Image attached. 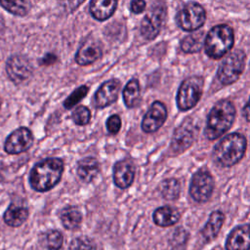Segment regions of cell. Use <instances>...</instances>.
I'll return each instance as SVG.
<instances>
[{"mask_svg": "<svg viewBox=\"0 0 250 250\" xmlns=\"http://www.w3.org/2000/svg\"><path fill=\"white\" fill-rule=\"evenodd\" d=\"M117 7V0H91L90 13L98 21H105L112 16Z\"/></svg>", "mask_w": 250, "mask_h": 250, "instance_id": "cell-17", "label": "cell"}, {"mask_svg": "<svg viewBox=\"0 0 250 250\" xmlns=\"http://www.w3.org/2000/svg\"><path fill=\"white\" fill-rule=\"evenodd\" d=\"M123 100L127 107H135L140 102V84L137 79H131L123 90Z\"/></svg>", "mask_w": 250, "mask_h": 250, "instance_id": "cell-25", "label": "cell"}, {"mask_svg": "<svg viewBox=\"0 0 250 250\" xmlns=\"http://www.w3.org/2000/svg\"><path fill=\"white\" fill-rule=\"evenodd\" d=\"M130 9L134 14H141L146 9L145 0H132L130 3Z\"/></svg>", "mask_w": 250, "mask_h": 250, "instance_id": "cell-33", "label": "cell"}, {"mask_svg": "<svg viewBox=\"0 0 250 250\" xmlns=\"http://www.w3.org/2000/svg\"><path fill=\"white\" fill-rule=\"evenodd\" d=\"M89 88L86 85H82L79 88L75 89L64 101L63 105L66 109H70L71 107H73L76 104H78L88 93Z\"/></svg>", "mask_w": 250, "mask_h": 250, "instance_id": "cell-28", "label": "cell"}, {"mask_svg": "<svg viewBox=\"0 0 250 250\" xmlns=\"http://www.w3.org/2000/svg\"><path fill=\"white\" fill-rule=\"evenodd\" d=\"M244 115L247 121H249V104L248 103H246L245 106H244Z\"/></svg>", "mask_w": 250, "mask_h": 250, "instance_id": "cell-35", "label": "cell"}, {"mask_svg": "<svg viewBox=\"0 0 250 250\" xmlns=\"http://www.w3.org/2000/svg\"><path fill=\"white\" fill-rule=\"evenodd\" d=\"M84 2V0H66V9L69 12L74 11L76 8H78L82 3Z\"/></svg>", "mask_w": 250, "mask_h": 250, "instance_id": "cell-34", "label": "cell"}, {"mask_svg": "<svg viewBox=\"0 0 250 250\" xmlns=\"http://www.w3.org/2000/svg\"><path fill=\"white\" fill-rule=\"evenodd\" d=\"M0 106H1V100H0Z\"/></svg>", "mask_w": 250, "mask_h": 250, "instance_id": "cell-36", "label": "cell"}, {"mask_svg": "<svg viewBox=\"0 0 250 250\" xmlns=\"http://www.w3.org/2000/svg\"><path fill=\"white\" fill-rule=\"evenodd\" d=\"M246 139L239 133H231L223 138L214 148L215 162L222 167H230L236 164L246 150Z\"/></svg>", "mask_w": 250, "mask_h": 250, "instance_id": "cell-3", "label": "cell"}, {"mask_svg": "<svg viewBox=\"0 0 250 250\" xmlns=\"http://www.w3.org/2000/svg\"><path fill=\"white\" fill-rule=\"evenodd\" d=\"M100 171V165L96 158L86 157L79 161L77 166V175L85 183H90L96 178Z\"/></svg>", "mask_w": 250, "mask_h": 250, "instance_id": "cell-21", "label": "cell"}, {"mask_svg": "<svg viewBox=\"0 0 250 250\" xmlns=\"http://www.w3.org/2000/svg\"><path fill=\"white\" fill-rule=\"evenodd\" d=\"M60 219L62 221V226L65 229L71 230L79 227L82 221V215L77 207L67 206L61 211Z\"/></svg>", "mask_w": 250, "mask_h": 250, "instance_id": "cell-24", "label": "cell"}, {"mask_svg": "<svg viewBox=\"0 0 250 250\" xmlns=\"http://www.w3.org/2000/svg\"><path fill=\"white\" fill-rule=\"evenodd\" d=\"M71 119L76 125H79V126L86 125L89 123L91 119V112L88 107L80 105L73 110L71 114Z\"/></svg>", "mask_w": 250, "mask_h": 250, "instance_id": "cell-29", "label": "cell"}, {"mask_svg": "<svg viewBox=\"0 0 250 250\" xmlns=\"http://www.w3.org/2000/svg\"><path fill=\"white\" fill-rule=\"evenodd\" d=\"M178 25L186 31H195L201 27L206 20L204 8L195 2H188L177 14Z\"/></svg>", "mask_w": 250, "mask_h": 250, "instance_id": "cell-7", "label": "cell"}, {"mask_svg": "<svg viewBox=\"0 0 250 250\" xmlns=\"http://www.w3.org/2000/svg\"><path fill=\"white\" fill-rule=\"evenodd\" d=\"M0 5L9 13L19 17L25 16L30 9L29 0H0Z\"/></svg>", "mask_w": 250, "mask_h": 250, "instance_id": "cell-26", "label": "cell"}, {"mask_svg": "<svg viewBox=\"0 0 250 250\" xmlns=\"http://www.w3.org/2000/svg\"><path fill=\"white\" fill-rule=\"evenodd\" d=\"M102 56V46L101 44L94 39L86 40L75 55V61L80 65L90 64Z\"/></svg>", "mask_w": 250, "mask_h": 250, "instance_id": "cell-14", "label": "cell"}, {"mask_svg": "<svg viewBox=\"0 0 250 250\" xmlns=\"http://www.w3.org/2000/svg\"><path fill=\"white\" fill-rule=\"evenodd\" d=\"M235 118V107L230 101L222 100L211 109L205 128V135L209 140L222 137L232 125Z\"/></svg>", "mask_w": 250, "mask_h": 250, "instance_id": "cell-2", "label": "cell"}, {"mask_svg": "<svg viewBox=\"0 0 250 250\" xmlns=\"http://www.w3.org/2000/svg\"><path fill=\"white\" fill-rule=\"evenodd\" d=\"M28 210L21 206L10 205L4 213V221L11 227H19L27 219Z\"/></svg>", "mask_w": 250, "mask_h": 250, "instance_id": "cell-23", "label": "cell"}, {"mask_svg": "<svg viewBox=\"0 0 250 250\" xmlns=\"http://www.w3.org/2000/svg\"><path fill=\"white\" fill-rule=\"evenodd\" d=\"M69 250H97V246L91 238L80 236L71 241Z\"/></svg>", "mask_w": 250, "mask_h": 250, "instance_id": "cell-30", "label": "cell"}, {"mask_svg": "<svg viewBox=\"0 0 250 250\" xmlns=\"http://www.w3.org/2000/svg\"><path fill=\"white\" fill-rule=\"evenodd\" d=\"M224 221H225V215L223 212H221V211L212 212L209 216V219H208L206 225L201 229L202 236L207 241L214 239L218 235V233L224 224Z\"/></svg>", "mask_w": 250, "mask_h": 250, "instance_id": "cell-20", "label": "cell"}, {"mask_svg": "<svg viewBox=\"0 0 250 250\" xmlns=\"http://www.w3.org/2000/svg\"><path fill=\"white\" fill-rule=\"evenodd\" d=\"M194 140L192 131L188 128L181 126L176 129L171 141V147L175 152H183L189 147Z\"/></svg>", "mask_w": 250, "mask_h": 250, "instance_id": "cell-18", "label": "cell"}, {"mask_svg": "<svg viewBox=\"0 0 250 250\" xmlns=\"http://www.w3.org/2000/svg\"><path fill=\"white\" fill-rule=\"evenodd\" d=\"M214 189V179L212 175L204 169L198 170L191 178L189 193L197 202H205L212 195Z\"/></svg>", "mask_w": 250, "mask_h": 250, "instance_id": "cell-9", "label": "cell"}, {"mask_svg": "<svg viewBox=\"0 0 250 250\" xmlns=\"http://www.w3.org/2000/svg\"><path fill=\"white\" fill-rule=\"evenodd\" d=\"M233 30L227 24L215 25L204 39L206 54L212 59H219L226 55L233 46Z\"/></svg>", "mask_w": 250, "mask_h": 250, "instance_id": "cell-4", "label": "cell"}, {"mask_svg": "<svg viewBox=\"0 0 250 250\" xmlns=\"http://www.w3.org/2000/svg\"><path fill=\"white\" fill-rule=\"evenodd\" d=\"M33 143V137L31 132L21 127L15 130L9 135L5 142V150L10 154H18L27 150Z\"/></svg>", "mask_w": 250, "mask_h": 250, "instance_id": "cell-11", "label": "cell"}, {"mask_svg": "<svg viewBox=\"0 0 250 250\" xmlns=\"http://www.w3.org/2000/svg\"><path fill=\"white\" fill-rule=\"evenodd\" d=\"M246 56L242 50H234L221 62L217 76L223 85L235 82L241 75L245 66Z\"/></svg>", "mask_w": 250, "mask_h": 250, "instance_id": "cell-5", "label": "cell"}, {"mask_svg": "<svg viewBox=\"0 0 250 250\" xmlns=\"http://www.w3.org/2000/svg\"><path fill=\"white\" fill-rule=\"evenodd\" d=\"M167 118V109L165 105L159 102H154L142 121V129L146 133H152L158 130Z\"/></svg>", "mask_w": 250, "mask_h": 250, "instance_id": "cell-12", "label": "cell"}, {"mask_svg": "<svg viewBox=\"0 0 250 250\" xmlns=\"http://www.w3.org/2000/svg\"><path fill=\"white\" fill-rule=\"evenodd\" d=\"M62 241V234L59 230H50L46 235V245L48 250H60Z\"/></svg>", "mask_w": 250, "mask_h": 250, "instance_id": "cell-31", "label": "cell"}, {"mask_svg": "<svg viewBox=\"0 0 250 250\" xmlns=\"http://www.w3.org/2000/svg\"><path fill=\"white\" fill-rule=\"evenodd\" d=\"M166 15V8L162 3L152 5L149 12L143 19L140 26L142 36L146 40L154 39L162 26Z\"/></svg>", "mask_w": 250, "mask_h": 250, "instance_id": "cell-8", "label": "cell"}, {"mask_svg": "<svg viewBox=\"0 0 250 250\" xmlns=\"http://www.w3.org/2000/svg\"><path fill=\"white\" fill-rule=\"evenodd\" d=\"M121 127V119L117 114H113L109 116L106 120V129L108 133L115 135L119 132Z\"/></svg>", "mask_w": 250, "mask_h": 250, "instance_id": "cell-32", "label": "cell"}, {"mask_svg": "<svg viewBox=\"0 0 250 250\" xmlns=\"http://www.w3.org/2000/svg\"><path fill=\"white\" fill-rule=\"evenodd\" d=\"M120 90V82L116 79H110L104 82L94 97L95 105L98 108L105 107L114 103L118 97Z\"/></svg>", "mask_w": 250, "mask_h": 250, "instance_id": "cell-13", "label": "cell"}, {"mask_svg": "<svg viewBox=\"0 0 250 250\" xmlns=\"http://www.w3.org/2000/svg\"><path fill=\"white\" fill-rule=\"evenodd\" d=\"M203 92V79L200 76H190L185 79L179 87L177 94V105L185 111L192 108Z\"/></svg>", "mask_w": 250, "mask_h": 250, "instance_id": "cell-6", "label": "cell"}, {"mask_svg": "<svg viewBox=\"0 0 250 250\" xmlns=\"http://www.w3.org/2000/svg\"><path fill=\"white\" fill-rule=\"evenodd\" d=\"M32 70L29 60L21 55H14L6 62V72L15 84H21L30 78Z\"/></svg>", "mask_w": 250, "mask_h": 250, "instance_id": "cell-10", "label": "cell"}, {"mask_svg": "<svg viewBox=\"0 0 250 250\" xmlns=\"http://www.w3.org/2000/svg\"><path fill=\"white\" fill-rule=\"evenodd\" d=\"M161 195L167 200H175L180 195V184L176 179H167L160 186Z\"/></svg>", "mask_w": 250, "mask_h": 250, "instance_id": "cell-27", "label": "cell"}, {"mask_svg": "<svg viewBox=\"0 0 250 250\" xmlns=\"http://www.w3.org/2000/svg\"><path fill=\"white\" fill-rule=\"evenodd\" d=\"M135 168L130 160H121L114 164L113 181L120 188H127L134 181Z\"/></svg>", "mask_w": 250, "mask_h": 250, "instance_id": "cell-16", "label": "cell"}, {"mask_svg": "<svg viewBox=\"0 0 250 250\" xmlns=\"http://www.w3.org/2000/svg\"><path fill=\"white\" fill-rule=\"evenodd\" d=\"M249 225L245 224L234 228L226 241L227 250H249Z\"/></svg>", "mask_w": 250, "mask_h": 250, "instance_id": "cell-15", "label": "cell"}, {"mask_svg": "<svg viewBox=\"0 0 250 250\" xmlns=\"http://www.w3.org/2000/svg\"><path fill=\"white\" fill-rule=\"evenodd\" d=\"M204 39L205 36L203 31H193L182 40L181 49L188 54L197 53L204 46Z\"/></svg>", "mask_w": 250, "mask_h": 250, "instance_id": "cell-22", "label": "cell"}, {"mask_svg": "<svg viewBox=\"0 0 250 250\" xmlns=\"http://www.w3.org/2000/svg\"><path fill=\"white\" fill-rule=\"evenodd\" d=\"M62 172L63 162L62 159L48 158L42 160L30 172V186L37 191H47L60 182Z\"/></svg>", "mask_w": 250, "mask_h": 250, "instance_id": "cell-1", "label": "cell"}, {"mask_svg": "<svg viewBox=\"0 0 250 250\" xmlns=\"http://www.w3.org/2000/svg\"><path fill=\"white\" fill-rule=\"evenodd\" d=\"M152 218L157 226L169 227L179 221L180 212L171 206H162L153 212Z\"/></svg>", "mask_w": 250, "mask_h": 250, "instance_id": "cell-19", "label": "cell"}]
</instances>
